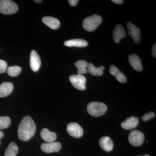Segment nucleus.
I'll return each instance as SVG.
<instances>
[{"instance_id": "obj_1", "label": "nucleus", "mask_w": 156, "mask_h": 156, "mask_svg": "<svg viewBox=\"0 0 156 156\" xmlns=\"http://www.w3.org/2000/svg\"><path fill=\"white\" fill-rule=\"evenodd\" d=\"M36 125L30 117L27 116L23 118L20 124L18 136L20 140L27 141L34 135Z\"/></svg>"}, {"instance_id": "obj_2", "label": "nucleus", "mask_w": 156, "mask_h": 156, "mask_svg": "<svg viewBox=\"0 0 156 156\" xmlns=\"http://www.w3.org/2000/svg\"><path fill=\"white\" fill-rule=\"evenodd\" d=\"M107 110L106 105L101 102H90L87 106V111L89 114L94 117H99L105 113Z\"/></svg>"}, {"instance_id": "obj_3", "label": "nucleus", "mask_w": 156, "mask_h": 156, "mask_svg": "<svg viewBox=\"0 0 156 156\" xmlns=\"http://www.w3.org/2000/svg\"><path fill=\"white\" fill-rule=\"evenodd\" d=\"M101 17L95 14L85 18L83 21V27L85 30L91 32L95 30L101 23Z\"/></svg>"}, {"instance_id": "obj_4", "label": "nucleus", "mask_w": 156, "mask_h": 156, "mask_svg": "<svg viewBox=\"0 0 156 156\" xmlns=\"http://www.w3.org/2000/svg\"><path fill=\"white\" fill-rule=\"evenodd\" d=\"M17 4L11 0H0V13L5 14H12L18 11Z\"/></svg>"}, {"instance_id": "obj_5", "label": "nucleus", "mask_w": 156, "mask_h": 156, "mask_svg": "<svg viewBox=\"0 0 156 156\" xmlns=\"http://www.w3.org/2000/svg\"><path fill=\"white\" fill-rule=\"evenodd\" d=\"M69 80L75 88L81 91L86 89V78L83 75H73L69 77Z\"/></svg>"}, {"instance_id": "obj_6", "label": "nucleus", "mask_w": 156, "mask_h": 156, "mask_svg": "<svg viewBox=\"0 0 156 156\" xmlns=\"http://www.w3.org/2000/svg\"><path fill=\"white\" fill-rule=\"evenodd\" d=\"M128 140L131 145L134 146H139L144 141V134L139 130L131 131L128 136Z\"/></svg>"}, {"instance_id": "obj_7", "label": "nucleus", "mask_w": 156, "mask_h": 156, "mask_svg": "<svg viewBox=\"0 0 156 156\" xmlns=\"http://www.w3.org/2000/svg\"><path fill=\"white\" fill-rule=\"evenodd\" d=\"M67 131L70 136L75 138L80 137L83 134V128L76 123H69L67 126Z\"/></svg>"}, {"instance_id": "obj_8", "label": "nucleus", "mask_w": 156, "mask_h": 156, "mask_svg": "<svg viewBox=\"0 0 156 156\" xmlns=\"http://www.w3.org/2000/svg\"><path fill=\"white\" fill-rule=\"evenodd\" d=\"M128 34L136 44H138L140 40V30L131 22L127 23Z\"/></svg>"}, {"instance_id": "obj_9", "label": "nucleus", "mask_w": 156, "mask_h": 156, "mask_svg": "<svg viewBox=\"0 0 156 156\" xmlns=\"http://www.w3.org/2000/svg\"><path fill=\"white\" fill-rule=\"evenodd\" d=\"M61 148V144L58 142H52L43 143L41 146V149L44 152H57Z\"/></svg>"}, {"instance_id": "obj_10", "label": "nucleus", "mask_w": 156, "mask_h": 156, "mask_svg": "<svg viewBox=\"0 0 156 156\" xmlns=\"http://www.w3.org/2000/svg\"><path fill=\"white\" fill-rule=\"evenodd\" d=\"M30 66L34 72H37L41 65V60L37 53L34 50H32L30 55Z\"/></svg>"}, {"instance_id": "obj_11", "label": "nucleus", "mask_w": 156, "mask_h": 156, "mask_svg": "<svg viewBox=\"0 0 156 156\" xmlns=\"http://www.w3.org/2000/svg\"><path fill=\"white\" fill-rule=\"evenodd\" d=\"M139 123L138 118L134 116L128 118L121 124L122 128L126 130H131L136 128Z\"/></svg>"}, {"instance_id": "obj_12", "label": "nucleus", "mask_w": 156, "mask_h": 156, "mask_svg": "<svg viewBox=\"0 0 156 156\" xmlns=\"http://www.w3.org/2000/svg\"><path fill=\"white\" fill-rule=\"evenodd\" d=\"M129 63L131 66L136 71H141L143 67L141 65V60L139 56L136 54H131L129 56Z\"/></svg>"}, {"instance_id": "obj_13", "label": "nucleus", "mask_w": 156, "mask_h": 156, "mask_svg": "<svg viewBox=\"0 0 156 156\" xmlns=\"http://www.w3.org/2000/svg\"><path fill=\"white\" fill-rule=\"evenodd\" d=\"M126 36V31L122 26L121 24L117 25L113 31V38L115 43H119L121 39Z\"/></svg>"}, {"instance_id": "obj_14", "label": "nucleus", "mask_w": 156, "mask_h": 156, "mask_svg": "<svg viewBox=\"0 0 156 156\" xmlns=\"http://www.w3.org/2000/svg\"><path fill=\"white\" fill-rule=\"evenodd\" d=\"M14 86L10 82H4L0 84V97L8 96L13 91Z\"/></svg>"}, {"instance_id": "obj_15", "label": "nucleus", "mask_w": 156, "mask_h": 156, "mask_svg": "<svg viewBox=\"0 0 156 156\" xmlns=\"http://www.w3.org/2000/svg\"><path fill=\"white\" fill-rule=\"evenodd\" d=\"M99 144L101 148L105 151H111L113 148L112 140L108 136H103L99 140Z\"/></svg>"}, {"instance_id": "obj_16", "label": "nucleus", "mask_w": 156, "mask_h": 156, "mask_svg": "<svg viewBox=\"0 0 156 156\" xmlns=\"http://www.w3.org/2000/svg\"><path fill=\"white\" fill-rule=\"evenodd\" d=\"M110 73L112 75L115 76L117 80L121 83H125L127 81L126 76L121 71L113 65L111 66L109 69Z\"/></svg>"}, {"instance_id": "obj_17", "label": "nucleus", "mask_w": 156, "mask_h": 156, "mask_svg": "<svg viewBox=\"0 0 156 156\" xmlns=\"http://www.w3.org/2000/svg\"><path fill=\"white\" fill-rule=\"evenodd\" d=\"M64 44L68 47H75L83 48V47H87L88 44V43L87 41L83 39H75L66 41L64 43Z\"/></svg>"}, {"instance_id": "obj_18", "label": "nucleus", "mask_w": 156, "mask_h": 156, "mask_svg": "<svg viewBox=\"0 0 156 156\" xmlns=\"http://www.w3.org/2000/svg\"><path fill=\"white\" fill-rule=\"evenodd\" d=\"M41 136L46 142H54L56 138V134L54 132H52L47 128H44L41 131Z\"/></svg>"}, {"instance_id": "obj_19", "label": "nucleus", "mask_w": 156, "mask_h": 156, "mask_svg": "<svg viewBox=\"0 0 156 156\" xmlns=\"http://www.w3.org/2000/svg\"><path fill=\"white\" fill-rule=\"evenodd\" d=\"M42 21L50 28L53 30L58 29L60 26V22L58 19L52 17H45L42 18Z\"/></svg>"}, {"instance_id": "obj_20", "label": "nucleus", "mask_w": 156, "mask_h": 156, "mask_svg": "<svg viewBox=\"0 0 156 156\" xmlns=\"http://www.w3.org/2000/svg\"><path fill=\"white\" fill-rule=\"evenodd\" d=\"M88 64V62L85 60H80L76 62L74 65L78 69V74L83 75L87 73Z\"/></svg>"}, {"instance_id": "obj_21", "label": "nucleus", "mask_w": 156, "mask_h": 156, "mask_svg": "<svg viewBox=\"0 0 156 156\" xmlns=\"http://www.w3.org/2000/svg\"><path fill=\"white\" fill-rule=\"evenodd\" d=\"M18 151V147L14 142L10 144L5 152V156H16Z\"/></svg>"}, {"instance_id": "obj_22", "label": "nucleus", "mask_w": 156, "mask_h": 156, "mask_svg": "<svg viewBox=\"0 0 156 156\" xmlns=\"http://www.w3.org/2000/svg\"><path fill=\"white\" fill-rule=\"evenodd\" d=\"M87 69V71L93 76H101L103 74V70L99 67H95L92 63H89Z\"/></svg>"}, {"instance_id": "obj_23", "label": "nucleus", "mask_w": 156, "mask_h": 156, "mask_svg": "<svg viewBox=\"0 0 156 156\" xmlns=\"http://www.w3.org/2000/svg\"><path fill=\"white\" fill-rule=\"evenodd\" d=\"M21 68L17 66H10L7 69V73L11 77L17 76L21 72Z\"/></svg>"}, {"instance_id": "obj_24", "label": "nucleus", "mask_w": 156, "mask_h": 156, "mask_svg": "<svg viewBox=\"0 0 156 156\" xmlns=\"http://www.w3.org/2000/svg\"><path fill=\"white\" fill-rule=\"evenodd\" d=\"M11 119L9 117H0V129L8 128L11 125Z\"/></svg>"}, {"instance_id": "obj_25", "label": "nucleus", "mask_w": 156, "mask_h": 156, "mask_svg": "<svg viewBox=\"0 0 156 156\" xmlns=\"http://www.w3.org/2000/svg\"><path fill=\"white\" fill-rule=\"evenodd\" d=\"M7 63L4 60L0 59V73H3L7 70Z\"/></svg>"}, {"instance_id": "obj_26", "label": "nucleus", "mask_w": 156, "mask_h": 156, "mask_svg": "<svg viewBox=\"0 0 156 156\" xmlns=\"http://www.w3.org/2000/svg\"><path fill=\"white\" fill-rule=\"evenodd\" d=\"M155 116V113L153 112H150L144 115L142 119L144 121H147Z\"/></svg>"}, {"instance_id": "obj_27", "label": "nucleus", "mask_w": 156, "mask_h": 156, "mask_svg": "<svg viewBox=\"0 0 156 156\" xmlns=\"http://www.w3.org/2000/svg\"><path fill=\"white\" fill-rule=\"evenodd\" d=\"M79 2V1L78 0H69V3L71 6H75Z\"/></svg>"}, {"instance_id": "obj_28", "label": "nucleus", "mask_w": 156, "mask_h": 156, "mask_svg": "<svg viewBox=\"0 0 156 156\" xmlns=\"http://www.w3.org/2000/svg\"><path fill=\"white\" fill-rule=\"evenodd\" d=\"M152 55L154 58H156V44H154V45L153 47L152 48Z\"/></svg>"}, {"instance_id": "obj_29", "label": "nucleus", "mask_w": 156, "mask_h": 156, "mask_svg": "<svg viewBox=\"0 0 156 156\" xmlns=\"http://www.w3.org/2000/svg\"><path fill=\"white\" fill-rule=\"evenodd\" d=\"M112 2L115 4H118V5H120L123 3V1L122 0H112Z\"/></svg>"}, {"instance_id": "obj_30", "label": "nucleus", "mask_w": 156, "mask_h": 156, "mask_svg": "<svg viewBox=\"0 0 156 156\" xmlns=\"http://www.w3.org/2000/svg\"><path fill=\"white\" fill-rule=\"evenodd\" d=\"M4 135V133H3L2 131H0V144H1V139L2 138Z\"/></svg>"}, {"instance_id": "obj_31", "label": "nucleus", "mask_w": 156, "mask_h": 156, "mask_svg": "<svg viewBox=\"0 0 156 156\" xmlns=\"http://www.w3.org/2000/svg\"><path fill=\"white\" fill-rule=\"evenodd\" d=\"M99 68H100L102 70H103L104 69H105V68L104 66H101L100 67H99Z\"/></svg>"}, {"instance_id": "obj_32", "label": "nucleus", "mask_w": 156, "mask_h": 156, "mask_svg": "<svg viewBox=\"0 0 156 156\" xmlns=\"http://www.w3.org/2000/svg\"><path fill=\"white\" fill-rule=\"evenodd\" d=\"M34 2H36V3H41V2H42V1H41V0H38H38H36V1H34Z\"/></svg>"}, {"instance_id": "obj_33", "label": "nucleus", "mask_w": 156, "mask_h": 156, "mask_svg": "<svg viewBox=\"0 0 156 156\" xmlns=\"http://www.w3.org/2000/svg\"><path fill=\"white\" fill-rule=\"evenodd\" d=\"M150 156L149 155L145 154V155H144V156Z\"/></svg>"}]
</instances>
